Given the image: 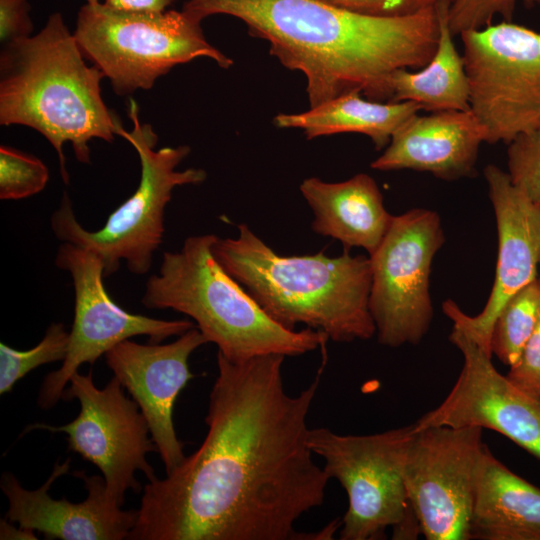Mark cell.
<instances>
[{"instance_id":"4dcf8cb0","label":"cell","mask_w":540,"mask_h":540,"mask_svg":"<svg viewBox=\"0 0 540 540\" xmlns=\"http://www.w3.org/2000/svg\"><path fill=\"white\" fill-rule=\"evenodd\" d=\"M175 0H104L110 8L133 12H164Z\"/></svg>"},{"instance_id":"8fae6325","label":"cell","mask_w":540,"mask_h":540,"mask_svg":"<svg viewBox=\"0 0 540 540\" xmlns=\"http://www.w3.org/2000/svg\"><path fill=\"white\" fill-rule=\"evenodd\" d=\"M68 384L62 399L79 401L78 416L61 426L30 424L24 433L36 429L65 433L68 450L100 470L108 494L122 507L128 490H141L136 471H141L148 481L156 477L146 459L147 453L157 451L147 421L114 376L99 389L92 371L86 375L77 371Z\"/></svg>"},{"instance_id":"3957f363","label":"cell","mask_w":540,"mask_h":540,"mask_svg":"<svg viewBox=\"0 0 540 540\" xmlns=\"http://www.w3.org/2000/svg\"><path fill=\"white\" fill-rule=\"evenodd\" d=\"M60 12L35 36L3 45L0 54V124L24 125L42 134L57 152L69 183L63 145L90 163L89 141L114 140V116L101 95V70L88 66Z\"/></svg>"},{"instance_id":"ffe728a7","label":"cell","mask_w":540,"mask_h":540,"mask_svg":"<svg viewBox=\"0 0 540 540\" xmlns=\"http://www.w3.org/2000/svg\"><path fill=\"white\" fill-rule=\"evenodd\" d=\"M470 539L540 540V488L508 469L488 447L479 467Z\"/></svg>"},{"instance_id":"d6a6232c","label":"cell","mask_w":540,"mask_h":540,"mask_svg":"<svg viewBox=\"0 0 540 540\" xmlns=\"http://www.w3.org/2000/svg\"><path fill=\"white\" fill-rule=\"evenodd\" d=\"M527 5H540V0H523Z\"/></svg>"},{"instance_id":"9c48e42d","label":"cell","mask_w":540,"mask_h":540,"mask_svg":"<svg viewBox=\"0 0 540 540\" xmlns=\"http://www.w3.org/2000/svg\"><path fill=\"white\" fill-rule=\"evenodd\" d=\"M469 106L486 142L540 128V32L502 21L460 34Z\"/></svg>"},{"instance_id":"f546056e","label":"cell","mask_w":540,"mask_h":540,"mask_svg":"<svg viewBox=\"0 0 540 540\" xmlns=\"http://www.w3.org/2000/svg\"><path fill=\"white\" fill-rule=\"evenodd\" d=\"M33 31L28 0H0V41L2 46L27 38Z\"/></svg>"},{"instance_id":"7c38bea8","label":"cell","mask_w":540,"mask_h":540,"mask_svg":"<svg viewBox=\"0 0 540 540\" xmlns=\"http://www.w3.org/2000/svg\"><path fill=\"white\" fill-rule=\"evenodd\" d=\"M482 430L446 425L415 428L404 483L427 540H470L479 467L487 447Z\"/></svg>"},{"instance_id":"4316f807","label":"cell","mask_w":540,"mask_h":540,"mask_svg":"<svg viewBox=\"0 0 540 540\" xmlns=\"http://www.w3.org/2000/svg\"><path fill=\"white\" fill-rule=\"evenodd\" d=\"M519 0H452L448 8V22L451 32L461 34L467 30L479 29L492 24L499 16L511 21Z\"/></svg>"},{"instance_id":"5bb4252c","label":"cell","mask_w":540,"mask_h":540,"mask_svg":"<svg viewBox=\"0 0 540 540\" xmlns=\"http://www.w3.org/2000/svg\"><path fill=\"white\" fill-rule=\"evenodd\" d=\"M449 339L462 354L461 371L442 403L421 416L415 428H487L540 459V396L519 389L499 373L491 355L458 325L453 324Z\"/></svg>"},{"instance_id":"cb8c5ba5","label":"cell","mask_w":540,"mask_h":540,"mask_svg":"<svg viewBox=\"0 0 540 540\" xmlns=\"http://www.w3.org/2000/svg\"><path fill=\"white\" fill-rule=\"evenodd\" d=\"M70 332L63 323H51L41 341L31 349L17 350L0 343V394L10 392L17 381L35 368L63 361L69 346Z\"/></svg>"},{"instance_id":"7a4b0ae2","label":"cell","mask_w":540,"mask_h":540,"mask_svg":"<svg viewBox=\"0 0 540 540\" xmlns=\"http://www.w3.org/2000/svg\"><path fill=\"white\" fill-rule=\"evenodd\" d=\"M182 10L199 22L216 14L241 20L284 67L304 75L310 107L353 91L390 101L393 73L425 66L439 36L436 7L386 17L319 0H187Z\"/></svg>"},{"instance_id":"1f68e13d","label":"cell","mask_w":540,"mask_h":540,"mask_svg":"<svg viewBox=\"0 0 540 540\" xmlns=\"http://www.w3.org/2000/svg\"><path fill=\"white\" fill-rule=\"evenodd\" d=\"M0 539H21V540H35L37 539L34 530L24 528L18 525L14 526V523L9 521L7 518L1 519L0 521Z\"/></svg>"},{"instance_id":"2e32d148","label":"cell","mask_w":540,"mask_h":540,"mask_svg":"<svg viewBox=\"0 0 540 540\" xmlns=\"http://www.w3.org/2000/svg\"><path fill=\"white\" fill-rule=\"evenodd\" d=\"M206 343L200 330L193 327L171 343L139 344L126 339L105 353L107 366L145 417L166 474L186 457L174 427V405L195 377L189 368L190 355Z\"/></svg>"},{"instance_id":"7402d4cb","label":"cell","mask_w":540,"mask_h":540,"mask_svg":"<svg viewBox=\"0 0 540 540\" xmlns=\"http://www.w3.org/2000/svg\"><path fill=\"white\" fill-rule=\"evenodd\" d=\"M449 4L436 6L439 36L433 56L418 71L399 69L393 73L390 101H412L430 112L470 109L463 57L454 44L448 22Z\"/></svg>"},{"instance_id":"484cf974","label":"cell","mask_w":540,"mask_h":540,"mask_svg":"<svg viewBox=\"0 0 540 540\" xmlns=\"http://www.w3.org/2000/svg\"><path fill=\"white\" fill-rule=\"evenodd\" d=\"M507 167L512 183L540 206V128L508 144Z\"/></svg>"},{"instance_id":"6da1fadb","label":"cell","mask_w":540,"mask_h":540,"mask_svg":"<svg viewBox=\"0 0 540 540\" xmlns=\"http://www.w3.org/2000/svg\"><path fill=\"white\" fill-rule=\"evenodd\" d=\"M285 356L232 361L217 353L200 447L143 488L130 540H325L295 523L323 504L330 477L314 461L307 417L325 361L297 395Z\"/></svg>"},{"instance_id":"d6986e66","label":"cell","mask_w":540,"mask_h":540,"mask_svg":"<svg viewBox=\"0 0 540 540\" xmlns=\"http://www.w3.org/2000/svg\"><path fill=\"white\" fill-rule=\"evenodd\" d=\"M300 192L313 211L314 232L358 247L372 255L387 234L394 215L385 208L376 181L365 173L342 182L305 179Z\"/></svg>"},{"instance_id":"83f0119b","label":"cell","mask_w":540,"mask_h":540,"mask_svg":"<svg viewBox=\"0 0 540 540\" xmlns=\"http://www.w3.org/2000/svg\"><path fill=\"white\" fill-rule=\"evenodd\" d=\"M356 13L372 16H404L452 0H319Z\"/></svg>"},{"instance_id":"52a82bcc","label":"cell","mask_w":540,"mask_h":540,"mask_svg":"<svg viewBox=\"0 0 540 540\" xmlns=\"http://www.w3.org/2000/svg\"><path fill=\"white\" fill-rule=\"evenodd\" d=\"M75 39L84 55L110 80L114 92L148 90L174 66L199 57L228 69L233 61L205 38L201 22L186 12L116 10L86 3L76 19Z\"/></svg>"},{"instance_id":"5b68a950","label":"cell","mask_w":540,"mask_h":540,"mask_svg":"<svg viewBox=\"0 0 540 540\" xmlns=\"http://www.w3.org/2000/svg\"><path fill=\"white\" fill-rule=\"evenodd\" d=\"M217 236L186 238L180 251L165 252L158 274L146 282L141 303L171 309L195 321L207 342L232 361L266 354L298 356L325 348L319 330H291L274 321L216 260Z\"/></svg>"},{"instance_id":"d4e9b609","label":"cell","mask_w":540,"mask_h":540,"mask_svg":"<svg viewBox=\"0 0 540 540\" xmlns=\"http://www.w3.org/2000/svg\"><path fill=\"white\" fill-rule=\"evenodd\" d=\"M48 180L49 170L38 157L1 145V200H19L33 196L46 187Z\"/></svg>"},{"instance_id":"30bf717a","label":"cell","mask_w":540,"mask_h":540,"mask_svg":"<svg viewBox=\"0 0 540 540\" xmlns=\"http://www.w3.org/2000/svg\"><path fill=\"white\" fill-rule=\"evenodd\" d=\"M445 241L439 214L414 208L393 217L383 241L370 255L369 308L378 342L417 345L433 319L430 274Z\"/></svg>"},{"instance_id":"e0dca14e","label":"cell","mask_w":540,"mask_h":540,"mask_svg":"<svg viewBox=\"0 0 540 540\" xmlns=\"http://www.w3.org/2000/svg\"><path fill=\"white\" fill-rule=\"evenodd\" d=\"M71 459L56 462L49 478L38 489L27 490L10 472L1 475L0 488L8 499L5 518L19 526L38 531L46 539L122 540L136 524L137 510H122L108 494L103 476L74 475L83 480L88 494L74 503L53 499L48 491L53 482L67 474Z\"/></svg>"},{"instance_id":"277c9868","label":"cell","mask_w":540,"mask_h":540,"mask_svg":"<svg viewBox=\"0 0 540 540\" xmlns=\"http://www.w3.org/2000/svg\"><path fill=\"white\" fill-rule=\"evenodd\" d=\"M238 230L236 238L217 237L212 252L274 321L291 330L303 324L335 342L367 340L376 334L369 308V256H282L246 224H239Z\"/></svg>"},{"instance_id":"e575fe53","label":"cell","mask_w":540,"mask_h":540,"mask_svg":"<svg viewBox=\"0 0 540 540\" xmlns=\"http://www.w3.org/2000/svg\"><path fill=\"white\" fill-rule=\"evenodd\" d=\"M538 282H539V285H540V262H539V276H538Z\"/></svg>"},{"instance_id":"9a60e30c","label":"cell","mask_w":540,"mask_h":540,"mask_svg":"<svg viewBox=\"0 0 540 540\" xmlns=\"http://www.w3.org/2000/svg\"><path fill=\"white\" fill-rule=\"evenodd\" d=\"M494 210L498 256L495 278L482 311L469 316L452 300L443 303L444 314L489 355L495 319L504 304L538 279L540 262V206L516 187L507 172L493 164L484 168Z\"/></svg>"},{"instance_id":"44dd1931","label":"cell","mask_w":540,"mask_h":540,"mask_svg":"<svg viewBox=\"0 0 540 540\" xmlns=\"http://www.w3.org/2000/svg\"><path fill=\"white\" fill-rule=\"evenodd\" d=\"M421 107L412 101H375L358 91L340 95L302 113H280L274 117L278 128L303 130L307 139L339 133L368 136L376 149L387 146L394 133Z\"/></svg>"},{"instance_id":"836d02e7","label":"cell","mask_w":540,"mask_h":540,"mask_svg":"<svg viewBox=\"0 0 540 540\" xmlns=\"http://www.w3.org/2000/svg\"><path fill=\"white\" fill-rule=\"evenodd\" d=\"M98 2H100V0H87V3H90V4L98 3Z\"/></svg>"},{"instance_id":"ba28073f","label":"cell","mask_w":540,"mask_h":540,"mask_svg":"<svg viewBox=\"0 0 540 540\" xmlns=\"http://www.w3.org/2000/svg\"><path fill=\"white\" fill-rule=\"evenodd\" d=\"M414 424L370 435H342L328 428L309 430L314 455L344 488L348 509L341 520V540H379L392 529V539L421 534L410 505L404 464Z\"/></svg>"},{"instance_id":"8992f818","label":"cell","mask_w":540,"mask_h":540,"mask_svg":"<svg viewBox=\"0 0 540 540\" xmlns=\"http://www.w3.org/2000/svg\"><path fill=\"white\" fill-rule=\"evenodd\" d=\"M128 116L133 128H123L115 115L114 133L128 141L138 154L141 176L134 193L97 231L87 230L80 224L66 192L50 218L57 239L92 251L102 260L104 277L118 271L121 260H125L133 274L148 273L153 254L163 240L165 209L174 188L200 184L207 177L200 168L176 169L189 155V146L155 149L158 136L150 124L141 123L134 99L129 101Z\"/></svg>"},{"instance_id":"f1b7e54d","label":"cell","mask_w":540,"mask_h":540,"mask_svg":"<svg viewBox=\"0 0 540 540\" xmlns=\"http://www.w3.org/2000/svg\"><path fill=\"white\" fill-rule=\"evenodd\" d=\"M506 376L519 389L540 396V315L519 360Z\"/></svg>"},{"instance_id":"603a6c76","label":"cell","mask_w":540,"mask_h":540,"mask_svg":"<svg viewBox=\"0 0 540 540\" xmlns=\"http://www.w3.org/2000/svg\"><path fill=\"white\" fill-rule=\"evenodd\" d=\"M540 315L538 279L515 293L498 313L491 334V353L512 367L533 333Z\"/></svg>"},{"instance_id":"ac0fdd59","label":"cell","mask_w":540,"mask_h":540,"mask_svg":"<svg viewBox=\"0 0 540 540\" xmlns=\"http://www.w3.org/2000/svg\"><path fill=\"white\" fill-rule=\"evenodd\" d=\"M485 129L469 110L416 114L392 136L371 167L380 171L410 169L452 181L475 172Z\"/></svg>"},{"instance_id":"4fadbf2b","label":"cell","mask_w":540,"mask_h":540,"mask_svg":"<svg viewBox=\"0 0 540 540\" xmlns=\"http://www.w3.org/2000/svg\"><path fill=\"white\" fill-rule=\"evenodd\" d=\"M55 264L71 275L74 320L61 367L48 373L40 387L37 403L41 409H51L62 399L72 375L82 364L93 365L121 341L145 335L150 343H160L195 327L188 319H156L121 308L105 290L104 265L92 251L63 242L58 247Z\"/></svg>"}]
</instances>
